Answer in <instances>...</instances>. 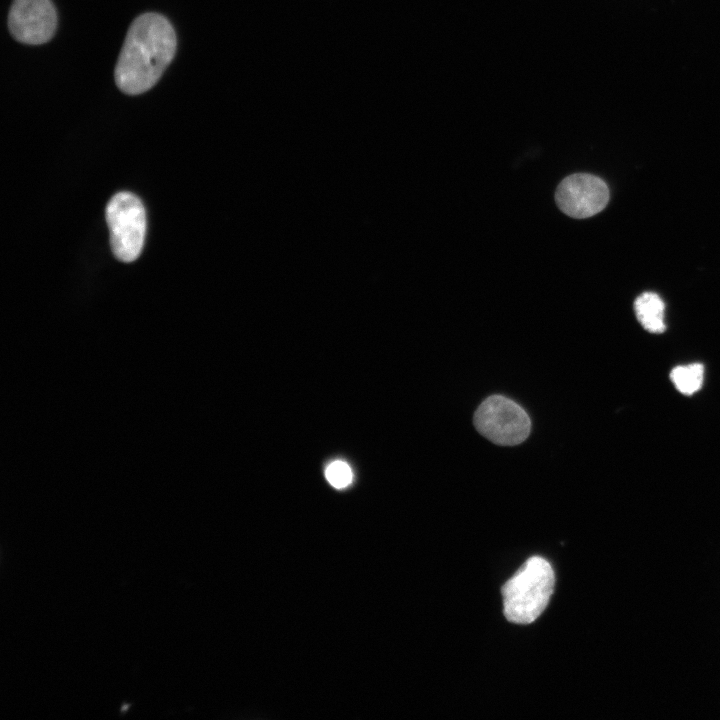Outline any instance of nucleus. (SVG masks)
Returning <instances> with one entry per match:
<instances>
[{"label": "nucleus", "mask_w": 720, "mask_h": 720, "mask_svg": "<svg viewBox=\"0 0 720 720\" xmlns=\"http://www.w3.org/2000/svg\"><path fill=\"white\" fill-rule=\"evenodd\" d=\"M177 40L170 22L157 13H145L130 25L115 66V82L125 94L152 88L171 63Z\"/></svg>", "instance_id": "1"}, {"label": "nucleus", "mask_w": 720, "mask_h": 720, "mask_svg": "<svg viewBox=\"0 0 720 720\" xmlns=\"http://www.w3.org/2000/svg\"><path fill=\"white\" fill-rule=\"evenodd\" d=\"M554 584L550 563L539 556L529 558L502 587L507 620L517 624L535 621L545 610Z\"/></svg>", "instance_id": "2"}, {"label": "nucleus", "mask_w": 720, "mask_h": 720, "mask_svg": "<svg viewBox=\"0 0 720 720\" xmlns=\"http://www.w3.org/2000/svg\"><path fill=\"white\" fill-rule=\"evenodd\" d=\"M106 221L115 257L122 262L136 260L146 233V213L140 199L130 192L115 194L106 207Z\"/></svg>", "instance_id": "3"}, {"label": "nucleus", "mask_w": 720, "mask_h": 720, "mask_svg": "<svg viewBox=\"0 0 720 720\" xmlns=\"http://www.w3.org/2000/svg\"><path fill=\"white\" fill-rule=\"evenodd\" d=\"M473 422L482 436L500 446L518 445L531 431V420L524 408L499 394L483 400L474 413Z\"/></svg>", "instance_id": "4"}, {"label": "nucleus", "mask_w": 720, "mask_h": 720, "mask_svg": "<svg viewBox=\"0 0 720 720\" xmlns=\"http://www.w3.org/2000/svg\"><path fill=\"white\" fill-rule=\"evenodd\" d=\"M559 209L566 215L583 219L602 211L609 201L607 184L599 177L577 173L564 178L555 192Z\"/></svg>", "instance_id": "5"}, {"label": "nucleus", "mask_w": 720, "mask_h": 720, "mask_svg": "<svg viewBox=\"0 0 720 720\" xmlns=\"http://www.w3.org/2000/svg\"><path fill=\"white\" fill-rule=\"evenodd\" d=\"M8 27L12 36L21 43H46L56 31V9L51 0H14L8 16Z\"/></svg>", "instance_id": "6"}, {"label": "nucleus", "mask_w": 720, "mask_h": 720, "mask_svg": "<svg viewBox=\"0 0 720 720\" xmlns=\"http://www.w3.org/2000/svg\"><path fill=\"white\" fill-rule=\"evenodd\" d=\"M634 310L639 323L645 330L653 334L665 331V304L659 295L653 292L640 294L634 302Z\"/></svg>", "instance_id": "7"}, {"label": "nucleus", "mask_w": 720, "mask_h": 720, "mask_svg": "<svg viewBox=\"0 0 720 720\" xmlns=\"http://www.w3.org/2000/svg\"><path fill=\"white\" fill-rule=\"evenodd\" d=\"M670 378L680 393L689 396L702 387L704 367L700 363L677 366L671 371Z\"/></svg>", "instance_id": "8"}, {"label": "nucleus", "mask_w": 720, "mask_h": 720, "mask_svg": "<svg viewBox=\"0 0 720 720\" xmlns=\"http://www.w3.org/2000/svg\"><path fill=\"white\" fill-rule=\"evenodd\" d=\"M326 478L335 488H344L352 481V471L343 461H335L326 469Z\"/></svg>", "instance_id": "9"}]
</instances>
